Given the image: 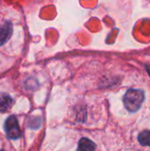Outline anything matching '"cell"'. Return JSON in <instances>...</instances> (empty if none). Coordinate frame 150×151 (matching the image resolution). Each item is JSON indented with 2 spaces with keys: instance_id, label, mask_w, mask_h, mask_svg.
Here are the masks:
<instances>
[{
  "instance_id": "cell-1",
  "label": "cell",
  "mask_w": 150,
  "mask_h": 151,
  "mask_svg": "<svg viewBox=\"0 0 150 151\" xmlns=\"http://www.w3.org/2000/svg\"><path fill=\"white\" fill-rule=\"evenodd\" d=\"M144 101V92L141 89H128L123 97L126 109L130 112H135L142 105Z\"/></svg>"
},
{
  "instance_id": "cell-2",
  "label": "cell",
  "mask_w": 150,
  "mask_h": 151,
  "mask_svg": "<svg viewBox=\"0 0 150 151\" xmlns=\"http://www.w3.org/2000/svg\"><path fill=\"white\" fill-rule=\"evenodd\" d=\"M5 134L9 139L17 140L21 136V131L17 119L14 116H10L6 119L4 123Z\"/></svg>"
},
{
  "instance_id": "cell-3",
  "label": "cell",
  "mask_w": 150,
  "mask_h": 151,
  "mask_svg": "<svg viewBox=\"0 0 150 151\" xmlns=\"http://www.w3.org/2000/svg\"><path fill=\"white\" fill-rule=\"evenodd\" d=\"M12 35V24L9 21L0 27V46L4 45Z\"/></svg>"
},
{
  "instance_id": "cell-4",
  "label": "cell",
  "mask_w": 150,
  "mask_h": 151,
  "mask_svg": "<svg viewBox=\"0 0 150 151\" xmlns=\"http://www.w3.org/2000/svg\"><path fill=\"white\" fill-rule=\"evenodd\" d=\"M13 99L9 95H2L0 96V111L6 112L8 111L13 105Z\"/></svg>"
},
{
  "instance_id": "cell-5",
  "label": "cell",
  "mask_w": 150,
  "mask_h": 151,
  "mask_svg": "<svg viewBox=\"0 0 150 151\" xmlns=\"http://www.w3.org/2000/svg\"><path fill=\"white\" fill-rule=\"evenodd\" d=\"M95 144L88 138H81L79 142V148L77 151H95Z\"/></svg>"
},
{
  "instance_id": "cell-6",
  "label": "cell",
  "mask_w": 150,
  "mask_h": 151,
  "mask_svg": "<svg viewBox=\"0 0 150 151\" xmlns=\"http://www.w3.org/2000/svg\"><path fill=\"white\" fill-rule=\"evenodd\" d=\"M138 140L140 143L143 146H150V131L149 130H145L141 132L139 136Z\"/></svg>"
},
{
  "instance_id": "cell-7",
  "label": "cell",
  "mask_w": 150,
  "mask_h": 151,
  "mask_svg": "<svg viewBox=\"0 0 150 151\" xmlns=\"http://www.w3.org/2000/svg\"><path fill=\"white\" fill-rule=\"evenodd\" d=\"M147 71H148L149 74L150 75V66H147Z\"/></svg>"
},
{
  "instance_id": "cell-8",
  "label": "cell",
  "mask_w": 150,
  "mask_h": 151,
  "mask_svg": "<svg viewBox=\"0 0 150 151\" xmlns=\"http://www.w3.org/2000/svg\"><path fill=\"white\" fill-rule=\"evenodd\" d=\"M0 151H4V150H0Z\"/></svg>"
}]
</instances>
